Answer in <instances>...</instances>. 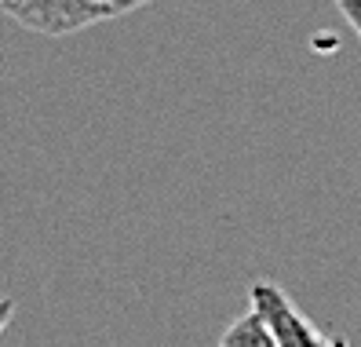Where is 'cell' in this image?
I'll return each mask as SVG.
<instances>
[{"label":"cell","instance_id":"1","mask_svg":"<svg viewBox=\"0 0 361 347\" xmlns=\"http://www.w3.org/2000/svg\"><path fill=\"white\" fill-rule=\"evenodd\" d=\"M0 11L44 37H70L117 15L106 0H0Z\"/></svg>","mask_w":361,"mask_h":347},{"label":"cell","instance_id":"2","mask_svg":"<svg viewBox=\"0 0 361 347\" xmlns=\"http://www.w3.org/2000/svg\"><path fill=\"white\" fill-rule=\"evenodd\" d=\"M248 296H252V311H259L263 322L274 329V336H278V347H339L336 340H329L300 307H295L281 286H274V281H256Z\"/></svg>","mask_w":361,"mask_h":347},{"label":"cell","instance_id":"3","mask_svg":"<svg viewBox=\"0 0 361 347\" xmlns=\"http://www.w3.org/2000/svg\"><path fill=\"white\" fill-rule=\"evenodd\" d=\"M219 347H278V336H274V329L263 322L259 311H248L226 325Z\"/></svg>","mask_w":361,"mask_h":347},{"label":"cell","instance_id":"4","mask_svg":"<svg viewBox=\"0 0 361 347\" xmlns=\"http://www.w3.org/2000/svg\"><path fill=\"white\" fill-rule=\"evenodd\" d=\"M332 4H336L339 15H343L347 23H350V30L361 37V0H332Z\"/></svg>","mask_w":361,"mask_h":347},{"label":"cell","instance_id":"5","mask_svg":"<svg viewBox=\"0 0 361 347\" xmlns=\"http://www.w3.org/2000/svg\"><path fill=\"white\" fill-rule=\"evenodd\" d=\"M11 314H15V300H11V296H0V333L8 329Z\"/></svg>","mask_w":361,"mask_h":347},{"label":"cell","instance_id":"6","mask_svg":"<svg viewBox=\"0 0 361 347\" xmlns=\"http://www.w3.org/2000/svg\"><path fill=\"white\" fill-rule=\"evenodd\" d=\"M117 15H124V11H135V8H142V4H150V0H106Z\"/></svg>","mask_w":361,"mask_h":347}]
</instances>
